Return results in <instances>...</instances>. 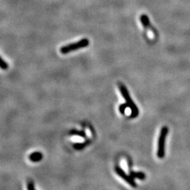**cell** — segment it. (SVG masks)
Segmentation results:
<instances>
[{"label":"cell","instance_id":"3","mask_svg":"<svg viewBox=\"0 0 190 190\" xmlns=\"http://www.w3.org/2000/svg\"><path fill=\"white\" fill-rule=\"evenodd\" d=\"M89 44H90L89 40L86 39V38H85V39H82L77 42L72 43L68 45L62 46V47L60 49V51L61 54H66L70 53L71 51L78 50L80 49L87 47V46L89 45Z\"/></svg>","mask_w":190,"mask_h":190},{"label":"cell","instance_id":"11","mask_svg":"<svg viewBox=\"0 0 190 190\" xmlns=\"http://www.w3.org/2000/svg\"><path fill=\"white\" fill-rule=\"evenodd\" d=\"M27 189H35V186L32 182H28V183H27Z\"/></svg>","mask_w":190,"mask_h":190},{"label":"cell","instance_id":"8","mask_svg":"<svg viewBox=\"0 0 190 190\" xmlns=\"http://www.w3.org/2000/svg\"><path fill=\"white\" fill-rule=\"evenodd\" d=\"M8 68H9V65L4 61L3 59L0 57V68H2V70H7Z\"/></svg>","mask_w":190,"mask_h":190},{"label":"cell","instance_id":"10","mask_svg":"<svg viewBox=\"0 0 190 190\" xmlns=\"http://www.w3.org/2000/svg\"><path fill=\"white\" fill-rule=\"evenodd\" d=\"M128 106L127 104H122L121 105L119 106V111L121 114H125V109L128 108Z\"/></svg>","mask_w":190,"mask_h":190},{"label":"cell","instance_id":"9","mask_svg":"<svg viewBox=\"0 0 190 190\" xmlns=\"http://www.w3.org/2000/svg\"><path fill=\"white\" fill-rule=\"evenodd\" d=\"M87 143L85 142V143H76V144H73V147L76 149H83L85 146L87 145Z\"/></svg>","mask_w":190,"mask_h":190},{"label":"cell","instance_id":"5","mask_svg":"<svg viewBox=\"0 0 190 190\" xmlns=\"http://www.w3.org/2000/svg\"><path fill=\"white\" fill-rule=\"evenodd\" d=\"M43 158V154L40 152H33L29 156V159L32 162H38Z\"/></svg>","mask_w":190,"mask_h":190},{"label":"cell","instance_id":"7","mask_svg":"<svg viewBox=\"0 0 190 190\" xmlns=\"http://www.w3.org/2000/svg\"><path fill=\"white\" fill-rule=\"evenodd\" d=\"M70 134H73V135H78V136H80L82 137H86V134H85L84 131H78L75 130L71 131Z\"/></svg>","mask_w":190,"mask_h":190},{"label":"cell","instance_id":"6","mask_svg":"<svg viewBox=\"0 0 190 190\" xmlns=\"http://www.w3.org/2000/svg\"><path fill=\"white\" fill-rule=\"evenodd\" d=\"M130 176L131 177H133V178H137V179H139V180H144L146 178L145 174L142 172L131 171Z\"/></svg>","mask_w":190,"mask_h":190},{"label":"cell","instance_id":"4","mask_svg":"<svg viewBox=\"0 0 190 190\" xmlns=\"http://www.w3.org/2000/svg\"><path fill=\"white\" fill-rule=\"evenodd\" d=\"M115 170L118 175H119L120 178H122L124 180L127 182L131 187H137V184L134 180V178L131 177L130 175H128L126 173L124 172V170L121 168L116 166L115 168Z\"/></svg>","mask_w":190,"mask_h":190},{"label":"cell","instance_id":"2","mask_svg":"<svg viewBox=\"0 0 190 190\" xmlns=\"http://www.w3.org/2000/svg\"><path fill=\"white\" fill-rule=\"evenodd\" d=\"M168 134V128L167 126H163L161 128L160 134L158 137V149H157V156L158 158H163L166 153V141Z\"/></svg>","mask_w":190,"mask_h":190},{"label":"cell","instance_id":"1","mask_svg":"<svg viewBox=\"0 0 190 190\" xmlns=\"http://www.w3.org/2000/svg\"><path fill=\"white\" fill-rule=\"evenodd\" d=\"M119 88L122 94L123 98L125 99V100L126 101V104H128V106L129 108L131 109V114L130 117L131 118H136L137 115H139V109L137 108V106H136V104L133 102V100L130 97V94H129L128 90L125 86H124L123 84H119Z\"/></svg>","mask_w":190,"mask_h":190}]
</instances>
